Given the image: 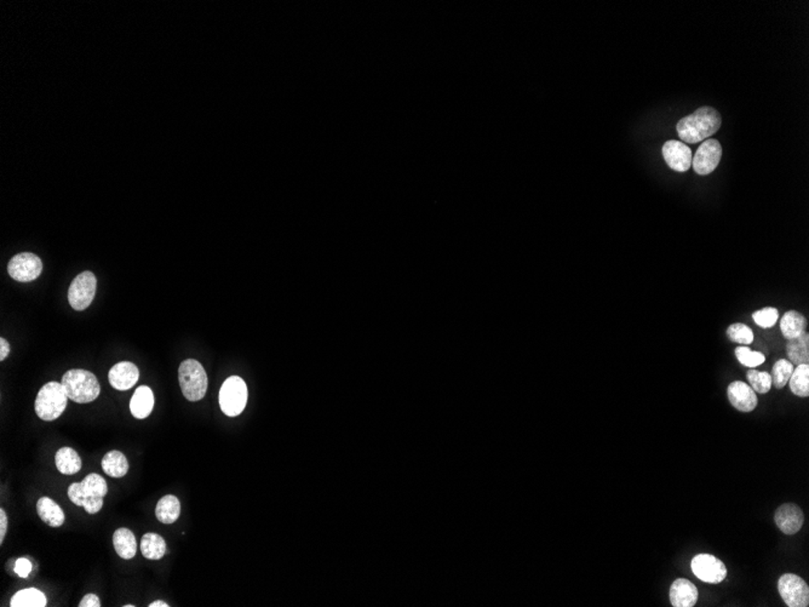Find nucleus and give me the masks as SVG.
Instances as JSON below:
<instances>
[{
	"label": "nucleus",
	"instance_id": "4468645a",
	"mask_svg": "<svg viewBox=\"0 0 809 607\" xmlns=\"http://www.w3.org/2000/svg\"><path fill=\"white\" fill-rule=\"evenodd\" d=\"M728 401L733 407L742 412H751L756 409L757 396L745 382H732L727 389Z\"/></svg>",
	"mask_w": 809,
	"mask_h": 607
},
{
	"label": "nucleus",
	"instance_id": "f257e3e1",
	"mask_svg": "<svg viewBox=\"0 0 809 607\" xmlns=\"http://www.w3.org/2000/svg\"><path fill=\"white\" fill-rule=\"evenodd\" d=\"M722 124V118L713 107H700L677 123V134L686 143H697L715 135Z\"/></svg>",
	"mask_w": 809,
	"mask_h": 607
},
{
	"label": "nucleus",
	"instance_id": "bb28decb",
	"mask_svg": "<svg viewBox=\"0 0 809 607\" xmlns=\"http://www.w3.org/2000/svg\"><path fill=\"white\" fill-rule=\"evenodd\" d=\"M790 389L795 396L800 398H807L809 396V365L801 364L797 365L790 380H789Z\"/></svg>",
	"mask_w": 809,
	"mask_h": 607
},
{
	"label": "nucleus",
	"instance_id": "dca6fc26",
	"mask_svg": "<svg viewBox=\"0 0 809 607\" xmlns=\"http://www.w3.org/2000/svg\"><path fill=\"white\" fill-rule=\"evenodd\" d=\"M698 601V589L690 581L676 579L670 587V603L674 607H692Z\"/></svg>",
	"mask_w": 809,
	"mask_h": 607
},
{
	"label": "nucleus",
	"instance_id": "1a4fd4ad",
	"mask_svg": "<svg viewBox=\"0 0 809 607\" xmlns=\"http://www.w3.org/2000/svg\"><path fill=\"white\" fill-rule=\"evenodd\" d=\"M8 272L12 279L29 283L37 279L43 272V262L38 256L24 252L14 256L8 265Z\"/></svg>",
	"mask_w": 809,
	"mask_h": 607
},
{
	"label": "nucleus",
	"instance_id": "f8f14e48",
	"mask_svg": "<svg viewBox=\"0 0 809 607\" xmlns=\"http://www.w3.org/2000/svg\"><path fill=\"white\" fill-rule=\"evenodd\" d=\"M663 157L670 169L686 173L692 166V150L681 141H668L663 146Z\"/></svg>",
	"mask_w": 809,
	"mask_h": 607
},
{
	"label": "nucleus",
	"instance_id": "cd10ccee",
	"mask_svg": "<svg viewBox=\"0 0 809 607\" xmlns=\"http://www.w3.org/2000/svg\"><path fill=\"white\" fill-rule=\"evenodd\" d=\"M792 372H794L792 362L785 359L778 360L772 370V385H774L776 389L784 388L789 383Z\"/></svg>",
	"mask_w": 809,
	"mask_h": 607
},
{
	"label": "nucleus",
	"instance_id": "39448f33",
	"mask_svg": "<svg viewBox=\"0 0 809 607\" xmlns=\"http://www.w3.org/2000/svg\"><path fill=\"white\" fill-rule=\"evenodd\" d=\"M178 381L183 396L189 401H202L207 392V375L200 362L187 359L178 369Z\"/></svg>",
	"mask_w": 809,
	"mask_h": 607
},
{
	"label": "nucleus",
	"instance_id": "6e6552de",
	"mask_svg": "<svg viewBox=\"0 0 809 607\" xmlns=\"http://www.w3.org/2000/svg\"><path fill=\"white\" fill-rule=\"evenodd\" d=\"M778 590L789 607H807L809 605L808 584L797 574H783L778 581Z\"/></svg>",
	"mask_w": 809,
	"mask_h": 607
},
{
	"label": "nucleus",
	"instance_id": "f704fd0d",
	"mask_svg": "<svg viewBox=\"0 0 809 607\" xmlns=\"http://www.w3.org/2000/svg\"><path fill=\"white\" fill-rule=\"evenodd\" d=\"M8 531V516L4 509H0V543L4 542L5 535Z\"/></svg>",
	"mask_w": 809,
	"mask_h": 607
},
{
	"label": "nucleus",
	"instance_id": "2f4dec72",
	"mask_svg": "<svg viewBox=\"0 0 809 607\" xmlns=\"http://www.w3.org/2000/svg\"><path fill=\"white\" fill-rule=\"evenodd\" d=\"M779 318V313L778 309L773 308V307H767V308L760 309L755 313L752 314V319L754 322L760 326V328H773L776 325Z\"/></svg>",
	"mask_w": 809,
	"mask_h": 607
},
{
	"label": "nucleus",
	"instance_id": "b1692460",
	"mask_svg": "<svg viewBox=\"0 0 809 607\" xmlns=\"http://www.w3.org/2000/svg\"><path fill=\"white\" fill-rule=\"evenodd\" d=\"M141 552L146 559H163L164 555L166 553V542L158 534L149 532L141 540Z\"/></svg>",
	"mask_w": 809,
	"mask_h": 607
},
{
	"label": "nucleus",
	"instance_id": "20e7f679",
	"mask_svg": "<svg viewBox=\"0 0 809 607\" xmlns=\"http://www.w3.org/2000/svg\"><path fill=\"white\" fill-rule=\"evenodd\" d=\"M68 396L61 382H49L35 399V412L43 421H55L67 407Z\"/></svg>",
	"mask_w": 809,
	"mask_h": 607
},
{
	"label": "nucleus",
	"instance_id": "c9c22d12",
	"mask_svg": "<svg viewBox=\"0 0 809 607\" xmlns=\"http://www.w3.org/2000/svg\"><path fill=\"white\" fill-rule=\"evenodd\" d=\"M10 346L8 341L5 338H0V360L4 362L6 357L9 355Z\"/></svg>",
	"mask_w": 809,
	"mask_h": 607
},
{
	"label": "nucleus",
	"instance_id": "c756f323",
	"mask_svg": "<svg viewBox=\"0 0 809 607\" xmlns=\"http://www.w3.org/2000/svg\"><path fill=\"white\" fill-rule=\"evenodd\" d=\"M727 336L734 343L750 344L754 342V333L751 328L744 324H732L727 328Z\"/></svg>",
	"mask_w": 809,
	"mask_h": 607
},
{
	"label": "nucleus",
	"instance_id": "4c0bfd02",
	"mask_svg": "<svg viewBox=\"0 0 809 607\" xmlns=\"http://www.w3.org/2000/svg\"><path fill=\"white\" fill-rule=\"evenodd\" d=\"M124 607H134V605H124Z\"/></svg>",
	"mask_w": 809,
	"mask_h": 607
},
{
	"label": "nucleus",
	"instance_id": "9b49d317",
	"mask_svg": "<svg viewBox=\"0 0 809 607\" xmlns=\"http://www.w3.org/2000/svg\"><path fill=\"white\" fill-rule=\"evenodd\" d=\"M722 158V147L717 140L708 139L699 146L695 152V158L692 159V166L695 174H711L713 170L717 168Z\"/></svg>",
	"mask_w": 809,
	"mask_h": 607
},
{
	"label": "nucleus",
	"instance_id": "a211bd4d",
	"mask_svg": "<svg viewBox=\"0 0 809 607\" xmlns=\"http://www.w3.org/2000/svg\"><path fill=\"white\" fill-rule=\"evenodd\" d=\"M37 511L40 519L51 527H60L64 522V513L56 502L49 497H42L37 503Z\"/></svg>",
	"mask_w": 809,
	"mask_h": 607
},
{
	"label": "nucleus",
	"instance_id": "f3484780",
	"mask_svg": "<svg viewBox=\"0 0 809 607\" xmlns=\"http://www.w3.org/2000/svg\"><path fill=\"white\" fill-rule=\"evenodd\" d=\"M154 407L153 391L147 386H141L136 389L130 401V410L134 417L144 419L152 414Z\"/></svg>",
	"mask_w": 809,
	"mask_h": 607
},
{
	"label": "nucleus",
	"instance_id": "0eeeda50",
	"mask_svg": "<svg viewBox=\"0 0 809 607\" xmlns=\"http://www.w3.org/2000/svg\"><path fill=\"white\" fill-rule=\"evenodd\" d=\"M97 279L92 272H82L73 279L68 290V301L76 310H85L95 299Z\"/></svg>",
	"mask_w": 809,
	"mask_h": 607
},
{
	"label": "nucleus",
	"instance_id": "473e14b6",
	"mask_svg": "<svg viewBox=\"0 0 809 607\" xmlns=\"http://www.w3.org/2000/svg\"><path fill=\"white\" fill-rule=\"evenodd\" d=\"M31 571H32V563L28 559L21 558V559L16 561V564H15V572L19 574V577H22V579L28 577Z\"/></svg>",
	"mask_w": 809,
	"mask_h": 607
},
{
	"label": "nucleus",
	"instance_id": "423d86ee",
	"mask_svg": "<svg viewBox=\"0 0 809 607\" xmlns=\"http://www.w3.org/2000/svg\"><path fill=\"white\" fill-rule=\"evenodd\" d=\"M247 404V387L243 378L232 376L220 387V406L223 414L235 417L244 411Z\"/></svg>",
	"mask_w": 809,
	"mask_h": 607
},
{
	"label": "nucleus",
	"instance_id": "aec40b11",
	"mask_svg": "<svg viewBox=\"0 0 809 607\" xmlns=\"http://www.w3.org/2000/svg\"><path fill=\"white\" fill-rule=\"evenodd\" d=\"M806 328H807V320L802 314L796 312V310L786 312L781 318V333H783V336L789 341L799 337L802 333H806Z\"/></svg>",
	"mask_w": 809,
	"mask_h": 607
},
{
	"label": "nucleus",
	"instance_id": "412c9836",
	"mask_svg": "<svg viewBox=\"0 0 809 607\" xmlns=\"http://www.w3.org/2000/svg\"><path fill=\"white\" fill-rule=\"evenodd\" d=\"M181 514V503L178 498L173 495H168L160 498L155 508V516L163 524H173L178 520Z\"/></svg>",
	"mask_w": 809,
	"mask_h": 607
},
{
	"label": "nucleus",
	"instance_id": "a878e982",
	"mask_svg": "<svg viewBox=\"0 0 809 607\" xmlns=\"http://www.w3.org/2000/svg\"><path fill=\"white\" fill-rule=\"evenodd\" d=\"M48 599L39 589L29 588L19 590L15 594L10 606L11 607H45Z\"/></svg>",
	"mask_w": 809,
	"mask_h": 607
},
{
	"label": "nucleus",
	"instance_id": "f03ea898",
	"mask_svg": "<svg viewBox=\"0 0 809 607\" xmlns=\"http://www.w3.org/2000/svg\"><path fill=\"white\" fill-rule=\"evenodd\" d=\"M107 492V482L96 473L89 474L82 482H73L68 487L69 500L76 506L82 507L89 514L101 511Z\"/></svg>",
	"mask_w": 809,
	"mask_h": 607
},
{
	"label": "nucleus",
	"instance_id": "2eb2a0df",
	"mask_svg": "<svg viewBox=\"0 0 809 607\" xmlns=\"http://www.w3.org/2000/svg\"><path fill=\"white\" fill-rule=\"evenodd\" d=\"M110 386L118 391H128L137 383L139 378V367L134 362H121L110 369Z\"/></svg>",
	"mask_w": 809,
	"mask_h": 607
},
{
	"label": "nucleus",
	"instance_id": "7ed1b4c3",
	"mask_svg": "<svg viewBox=\"0 0 809 607\" xmlns=\"http://www.w3.org/2000/svg\"><path fill=\"white\" fill-rule=\"evenodd\" d=\"M61 383L67 393L68 399L78 404L95 401L101 393V386L97 377L87 370H69L63 375Z\"/></svg>",
	"mask_w": 809,
	"mask_h": 607
},
{
	"label": "nucleus",
	"instance_id": "e433bc0d",
	"mask_svg": "<svg viewBox=\"0 0 809 607\" xmlns=\"http://www.w3.org/2000/svg\"><path fill=\"white\" fill-rule=\"evenodd\" d=\"M149 607H168V604L164 603L162 600H157L152 604H149Z\"/></svg>",
	"mask_w": 809,
	"mask_h": 607
},
{
	"label": "nucleus",
	"instance_id": "9d476101",
	"mask_svg": "<svg viewBox=\"0 0 809 607\" xmlns=\"http://www.w3.org/2000/svg\"><path fill=\"white\" fill-rule=\"evenodd\" d=\"M690 568L693 574L705 583H721L727 576L726 565L713 555H695L690 563Z\"/></svg>",
	"mask_w": 809,
	"mask_h": 607
},
{
	"label": "nucleus",
	"instance_id": "4be33fe9",
	"mask_svg": "<svg viewBox=\"0 0 809 607\" xmlns=\"http://www.w3.org/2000/svg\"><path fill=\"white\" fill-rule=\"evenodd\" d=\"M55 463L58 472L64 475H73L82 469V458L71 448H60L55 456Z\"/></svg>",
	"mask_w": 809,
	"mask_h": 607
},
{
	"label": "nucleus",
	"instance_id": "6ab92c4d",
	"mask_svg": "<svg viewBox=\"0 0 809 607\" xmlns=\"http://www.w3.org/2000/svg\"><path fill=\"white\" fill-rule=\"evenodd\" d=\"M114 549L121 559L130 560L137 553V542L134 534L129 529H118L113 535Z\"/></svg>",
	"mask_w": 809,
	"mask_h": 607
},
{
	"label": "nucleus",
	"instance_id": "393cba45",
	"mask_svg": "<svg viewBox=\"0 0 809 607\" xmlns=\"http://www.w3.org/2000/svg\"><path fill=\"white\" fill-rule=\"evenodd\" d=\"M786 353L789 357V362L792 364H808L809 362V335L803 333L799 337L790 340L786 346Z\"/></svg>",
	"mask_w": 809,
	"mask_h": 607
},
{
	"label": "nucleus",
	"instance_id": "7c9ffc66",
	"mask_svg": "<svg viewBox=\"0 0 809 607\" xmlns=\"http://www.w3.org/2000/svg\"><path fill=\"white\" fill-rule=\"evenodd\" d=\"M736 357H737L739 362L747 367H760L763 362H766V358L760 352H752L750 348L738 347L736 349Z\"/></svg>",
	"mask_w": 809,
	"mask_h": 607
},
{
	"label": "nucleus",
	"instance_id": "5701e85b",
	"mask_svg": "<svg viewBox=\"0 0 809 607\" xmlns=\"http://www.w3.org/2000/svg\"><path fill=\"white\" fill-rule=\"evenodd\" d=\"M102 469L112 477H123L129 472V462L124 453L113 450L102 458Z\"/></svg>",
	"mask_w": 809,
	"mask_h": 607
},
{
	"label": "nucleus",
	"instance_id": "ddd939ff",
	"mask_svg": "<svg viewBox=\"0 0 809 607\" xmlns=\"http://www.w3.org/2000/svg\"><path fill=\"white\" fill-rule=\"evenodd\" d=\"M774 521L779 530L788 536L797 534L805 522V516L795 503H785L776 509Z\"/></svg>",
	"mask_w": 809,
	"mask_h": 607
},
{
	"label": "nucleus",
	"instance_id": "c85d7f7f",
	"mask_svg": "<svg viewBox=\"0 0 809 607\" xmlns=\"http://www.w3.org/2000/svg\"><path fill=\"white\" fill-rule=\"evenodd\" d=\"M747 378L750 387L755 393H760V394H766L771 391L772 377L768 372L756 371V370H750L747 371Z\"/></svg>",
	"mask_w": 809,
	"mask_h": 607
},
{
	"label": "nucleus",
	"instance_id": "72a5a7b5",
	"mask_svg": "<svg viewBox=\"0 0 809 607\" xmlns=\"http://www.w3.org/2000/svg\"><path fill=\"white\" fill-rule=\"evenodd\" d=\"M78 606H79V607H100V606H101V601H100V599H98V597H97V595H95V594H87V595H85V597H84V598L82 599V601H80V603H79V605H78Z\"/></svg>",
	"mask_w": 809,
	"mask_h": 607
}]
</instances>
